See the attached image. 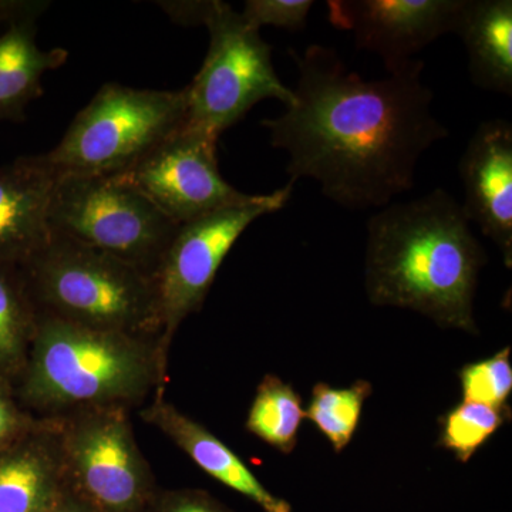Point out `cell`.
<instances>
[{
  "label": "cell",
  "mask_w": 512,
  "mask_h": 512,
  "mask_svg": "<svg viewBox=\"0 0 512 512\" xmlns=\"http://www.w3.org/2000/svg\"><path fill=\"white\" fill-rule=\"evenodd\" d=\"M140 417L173 441L208 476L244 495L262 511L293 512L292 505L272 494L224 441L167 402L163 394H156L141 409Z\"/></svg>",
  "instance_id": "obj_14"
},
{
  "label": "cell",
  "mask_w": 512,
  "mask_h": 512,
  "mask_svg": "<svg viewBox=\"0 0 512 512\" xmlns=\"http://www.w3.org/2000/svg\"><path fill=\"white\" fill-rule=\"evenodd\" d=\"M66 491L55 419H37L0 450V512H45Z\"/></svg>",
  "instance_id": "obj_15"
},
{
  "label": "cell",
  "mask_w": 512,
  "mask_h": 512,
  "mask_svg": "<svg viewBox=\"0 0 512 512\" xmlns=\"http://www.w3.org/2000/svg\"><path fill=\"white\" fill-rule=\"evenodd\" d=\"M37 18L16 20L0 35V123H22L32 101L43 94V77L67 62L62 47L42 49Z\"/></svg>",
  "instance_id": "obj_17"
},
{
  "label": "cell",
  "mask_w": 512,
  "mask_h": 512,
  "mask_svg": "<svg viewBox=\"0 0 512 512\" xmlns=\"http://www.w3.org/2000/svg\"><path fill=\"white\" fill-rule=\"evenodd\" d=\"M305 419L301 396L278 376L266 375L256 389L249 407L245 429L284 454L298 444V433Z\"/></svg>",
  "instance_id": "obj_19"
},
{
  "label": "cell",
  "mask_w": 512,
  "mask_h": 512,
  "mask_svg": "<svg viewBox=\"0 0 512 512\" xmlns=\"http://www.w3.org/2000/svg\"><path fill=\"white\" fill-rule=\"evenodd\" d=\"M55 420L69 493L93 512H150L158 487L130 410L89 407Z\"/></svg>",
  "instance_id": "obj_8"
},
{
  "label": "cell",
  "mask_w": 512,
  "mask_h": 512,
  "mask_svg": "<svg viewBox=\"0 0 512 512\" xmlns=\"http://www.w3.org/2000/svg\"><path fill=\"white\" fill-rule=\"evenodd\" d=\"M313 6L312 0H248L241 15L256 30L274 26L298 32L306 28Z\"/></svg>",
  "instance_id": "obj_23"
},
{
  "label": "cell",
  "mask_w": 512,
  "mask_h": 512,
  "mask_svg": "<svg viewBox=\"0 0 512 512\" xmlns=\"http://www.w3.org/2000/svg\"><path fill=\"white\" fill-rule=\"evenodd\" d=\"M510 416L511 413L485 404H457L440 419V446L453 451L457 460L466 464Z\"/></svg>",
  "instance_id": "obj_21"
},
{
  "label": "cell",
  "mask_w": 512,
  "mask_h": 512,
  "mask_svg": "<svg viewBox=\"0 0 512 512\" xmlns=\"http://www.w3.org/2000/svg\"><path fill=\"white\" fill-rule=\"evenodd\" d=\"M167 363L160 339L39 316L16 392L39 419L89 407L131 410L164 394Z\"/></svg>",
  "instance_id": "obj_3"
},
{
  "label": "cell",
  "mask_w": 512,
  "mask_h": 512,
  "mask_svg": "<svg viewBox=\"0 0 512 512\" xmlns=\"http://www.w3.org/2000/svg\"><path fill=\"white\" fill-rule=\"evenodd\" d=\"M45 512H93L87 507L86 504L82 503L79 498L74 497L69 491H64L62 497L56 501L52 507L47 508Z\"/></svg>",
  "instance_id": "obj_27"
},
{
  "label": "cell",
  "mask_w": 512,
  "mask_h": 512,
  "mask_svg": "<svg viewBox=\"0 0 512 512\" xmlns=\"http://www.w3.org/2000/svg\"><path fill=\"white\" fill-rule=\"evenodd\" d=\"M57 180L40 154L0 167V264L22 266L50 241Z\"/></svg>",
  "instance_id": "obj_13"
},
{
  "label": "cell",
  "mask_w": 512,
  "mask_h": 512,
  "mask_svg": "<svg viewBox=\"0 0 512 512\" xmlns=\"http://www.w3.org/2000/svg\"><path fill=\"white\" fill-rule=\"evenodd\" d=\"M37 419L20 402L15 382L0 375V450L25 434Z\"/></svg>",
  "instance_id": "obj_24"
},
{
  "label": "cell",
  "mask_w": 512,
  "mask_h": 512,
  "mask_svg": "<svg viewBox=\"0 0 512 512\" xmlns=\"http://www.w3.org/2000/svg\"><path fill=\"white\" fill-rule=\"evenodd\" d=\"M50 3L45 0H0V25L25 18L39 19Z\"/></svg>",
  "instance_id": "obj_26"
},
{
  "label": "cell",
  "mask_w": 512,
  "mask_h": 512,
  "mask_svg": "<svg viewBox=\"0 0 512 512\" xmlns=\"http://www.w3.org/2000/svg\"><path fill=\"white\" fill-rule=\"evenodd\" d=\"M52 234L114 256L154 279L180 225L119 177L57 180L50 202Z\"/></svg>",
  "instance_id": "obj_7"
},
{
  "label": "cell",
  "mask_w": 512,
  "mask_h": 512,
  "mask_svg": "<svg viewBox=\"0 0 512 512\" xmlns=\"http://www.w3.org/2000/svg\"><path fill=\"white\" fill-rule=\"evenodd\" d=\"M150 512H234L218 498L200 488H158Z\"/></svg>",
  "instance_id": "obj_25"
},
{
  "label": "cell",
  "mask_w": 512,
  "mask_h": 512,
  "mask_svg": "<svg viewBox=\"0 0 512 512\" xmlns=\"http://www.w3.org/2000/svg\"><path fill=\"white\" fill-rule=\"evenodd\" d=\"M20 271L39 316L161 338L154 279L114 256L52 234Z\"/></svg>",
  "instance_id": "obj_4"
},
{
  "label": "cell",
  "mask_w": 512,
  "mask_h": 512,
  "mask_svg": "<svg viewBox=\"0 0 512 512\" xmlns=\"http://www.w3.org/2000/svg\"><path fill=\"white\" fill-rule=\"evenodd\" d=\"M217 143V137L184 124L114 177L143 192L177 225L255 200L258 194H245L222 177Z\"/></svg>",
  "instance_id": "obj_10"
},
{
  "label": "cell",
  "mask_w": 512,
  "mask_h": 512,
  "mask_svg": "<svg viewBox=\"0 0 512 512\" xmlns=\"http://www.w3.org/2000/svg\"><path fill=\"white\" fill-rule=\"evenodd\" d=\"M454 35L466 47L471 83L511 97V0H463Z\"/></svg>",
  "instance_id": "obj_16"
},
{
  "label": "cell",
  "mask_w": 512,
  "mask_h": 512,
  "mask_svg": "<svg viewBox=\"0 0 512 512\" xmlns=\"http://www.w3.org/2000/svg\"><path fill=\"white\" fill-rule=\"evenodd\" d=\"M372 392V384L366 380H357L345 389H335L320 382L313 387L305 419L318 427L336 453H342L355 436L363 404Z\"/></svg>",
  "instance_id": "obj_20"
},
{
  "label": "cell",
  "mask_w": 512,
  "mask_h": 512,
  "mask_svg": "<svg viewBox=\"0 0 512 512\" xmlns=\"http://www.w3.org/2000/svg\"><path fill=\"white\" fill-rule=\"evenodd\" d=\"M510 353V348H504L497 355L470 363L460 370L458 376L464 402L485 404L493 409L511 413L508 406L512 392Z\"/></svg>",
  "instance_id": "obj_22"
},
{
  "label": "cell",
  "mask_w": 512,
  "mask_h": 512,
  "mask_svg": "<svg viewBox=\"0 0 512 512\" xmlns=\"http://www.w3.org/2000/svg\"><path fill=\"white\" fill-rule=\"evenodd\" d=\"M37 318L20 266L0 264V375L12 382L28 362Z\"/></svg>",
  "instance_id": "obj_18"
},
{
  "label": "cell",
  "mask_w": 512,
  "mask_h": 512,
  "mask_svg": "<svg viewBox=\"0 0 512 512\" xmlns=\"http://www.w3.org/2000/svg\"><path fill=\"white\" fill-rule=\"evenodd\" d=\"M485 264L461 202L443 188L390 202L367 221L365 285L373 305L410 309L476 335L474 299Z\"/></svg>",
  "instance_id": "obj_2"
},
{
  "label": "cell",
  "mask_w": 512,
  "mask_h": 512,
  "mask_svg": "<svg viewBox=\"0 0 512 512\" xmlns=\"http://www.w3.org/2000/svg\"><path fill=\"white\" fill-rule=\"evenodd\" d=\"M291 55L298 69L293 101L262 121L272 147L288 154L289 181L311 178L350 211L380 210L412 190L420 158L450 136L431 110L423 60L366 80L332 47Z\"/></svg>",
  "instance_id": "obj_1"
},
{
  "label": "cell",
  "mask_w": 512,
  "mask_h": 512,
  "mask_svg": "<svg viewBox=\"0 0 512 512\" xmlns=\"http://www.w3.org/2000/svg\"><path fill=\"white\" fill-rule=\"evenodd\" d=\"M463 0H329V20L356 47L382 59L387 73L456 32Z\"/></svg>",
  "instance_id": "obj_11"
},
{
  "label": "cell",
  "mask_w": 512,
  "mask_h": 512,
  "mask_svg": "<svg viewBox=\"0 0 512 512\" xmlns=\"http://www.w3.org/2000/svg\"><path fill=\"white\" fill-rule=\"evenodd\" d=\"M187 113V87L151 90L103 84L59 144L40 156L59 178L114 177L180 130Z\"/></svg>",
  "instance_id": "obj_5"
},
{
  "label": "cell",
  "mask_w": 512,
  "mask_h": 512,
  "mask_svg": "<svg viewBox=\"0 0 512 512\" xmlns=\"http://www.w3.org/2000/svg\"><path fill=\"white\" fill-rule=\"evenodd\" d=\"M464 214L512 266V124L484 121L474 131L458 164Z\"/></svg>",
  "instance_id": "obj_12"
},
{
  "label": "cell",
  "mask_w": 512,
  "mask_h": 512,
  "mask_svg": "<svg viewBox=\"0 0 512 512\" xmlns=\"http://www.w3.org/2000/svg\"><path fill=\"white\" fill-rule=\"evenodd\" d=\"M198 26L207 28L210 45L200 72L187 86V126L220 138L259 101L274 99L285 107L292 103V89L279 79L272 62V47L241 13L220 0H205Z\"/></svg>",
  "instance_id": "obj_6"
},
{
  "label": "cell",
  "mask_w": 512,
  "mask_h": 512,
  "mask_svg": "<svg viewBox=\"0 0 512 512\" xmlns=\"http://www.w3.org/2000/svg\"><path fill=\"white\" fill-rule=\"evenodd\" d=\"M293 181L247 204L224 208L180 225L154 274L165 352L181 323L200 311L218 269L235 242L259 218L275 214L291 200Z\"/></svg>",
  "instance_id": "obj_9"
}]
</instances>
